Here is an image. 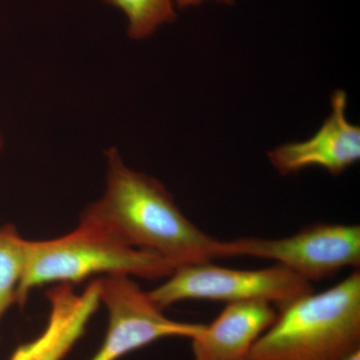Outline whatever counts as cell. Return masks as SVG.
<instances>
[{
  "instance_id": "9c48e42d",
  "label": "cell",
  "mask_w": 360,
  "mask_h": 360,
  "mask_svg": "<svg viewBox=\"0 0 360 360\" xmlns=\"http://www.w3.org/2000/svg\"><path fill=\"white\" fill-rule=\"evenodd\" d=\"M265 302L227 303L219 316L191 340L194 360H248L260 336L276 321Z\"/></svg>"
},
{
  "instance_id": "6da1fadb",
  "label": "cell",
  "mask_w": 360,
  "mask_h": 360,
  "mask_svg": "<svg viewBox=\"0 0 360 360\" xmlns=\"http://www.w3.org/2000/svg\"><path fill=\"white\" fill-rule=\"evenodd\" d=\"M105 189L82 219L110 229L127 245L160 255L174 269L224 258L222 240L182 213L160 180L130 168L115 148L105 151Z\"/></svg>"
},
{
  "instance_id": "5b68a950",
  "label": "cell",
  "mask_w": 360,
  "mask_h": 360,
  "mask_svg": "<svg viewBox=\"0 0 360 360\" xmlns=\"http://www.w3.org/2000/svg\"><path fill=\"white\" fill-rule=\"evenodd\" d=\"M224 258L274 260L305 281L328 278L347 267L359 269L360 225L315 224L288 238H240L222 241Z\"/></svg>"
},
{
  "instance_id": "7a4b0ae2",
  "label": "cell",
  "mask_w": 360,
  "mask_h": 360,
  "mask_svg": "<svg viewBox=\"0 0 360 360\" xmlns=\"http://www.w3.org/2000/svg\"><path fill=\"white\" fill-rule=\"evenodd\" d=\"M174 270L156 253L127 245L103 225L80 217L70 233L47 240H26L16 304L25 305L32 290L46 284L73 285L94 276L158 281L167 278Z\"/></svg>"
},
{
  "instance_id": "8992f818",
  "label": "cell",
  "mask_w": 360,
  "mask_h": 360,
  "mask_svg": "<svg viewBox=\"0 0 360 360\" xmlns=\"http://www.w3.org/2000/svg\"><path fill=\"white\" fill-rule=\"evenodd\" d=\"M99 283L108 326L101 347L90 360H118L163 338L193 340L205 328V324L168 319L132 277L103 276Z\"/></svg>"
},
{
  "instance_id": "ba28073f",
  "label": "cell",
  "mask_w": 360,
  "mask_h": 360,
  "mask_svg": "<svg viewBox=\"0 0 360 360\" xmlns=\"http://www.w3.org/2000/svg\"><path fill=\"white\" fill-rule=\"evenodd\" d=\"M49 316L37 338L14 350L9 360H63L86 330L101 307L99 278L78 293L71 284H56L46 291Z\"/></svg>"
},
{
  "instance_id": "52a82bcc",
  "label": "cell",
  "mask_w": 360,
  "mask_h": 360,
  "mask_svg": "<svg viewBox=\"0 0 360 360\" xmlns=\"http://www.w3.org/2000/svg\"><path fill=\"white\" fill-rule=\"evenodd\" d=\"M347 94H331V112L319 131L307 141L290 142L267 153L270 163L283 176L309 167H321L338 176L360 160V127L347 118Z\"/></svg>"
},
{
  "instance_id": "3957f363",
  "label": "cell",
  "mask_w": 360,
  "mask_h": 360,
  "mask_svg": "<svg viewBox=\"0 0 360 360\" xmlns=\"http://www.w3.org/2000/svg\"><path fill=\"white\" fill-rule=\"evenodd\" d=\"M360 349V271L277 311L248 360H343Z\"/></svg>"
},
{
  "instance_id": "8fae6325",
  "label": "cell",
  "mask_w": 360,
  "mask_h": 360,
  "mask_svg": "<svg viewBox=\"0 0 360 360\" xmlns=\"http://www.w3.org/2000/svg\"><path fill=\"white\" fill-rule=\"evenodd\" d=\"M120 9L127 18V34L143 40L155 34L160 26L174 22L176 0H101Z\"/></svg>"
},
{
  "instance_id": "277c9868",
  "label": "cell",
  "mask_w": 360,
  "mask_h": 360,
  "mask_svg": "<svg viewBox=\"0 0 360 360\" xmlns=\"http://www.w3.org/2000/svg\"><path fill=\"white\" fill-rule=\"evenodd\" d=\"M314 291L311 283L283 265L243 270L207 262L177 267L167 281L148 293L162 310L184 300H217L265 302L279 311Z\"/></svg>"
},
{
  "instance_id": "30bf717a",
  "label": "cell",
  "mask_w": 360,
  "mask_h": 360,
  "mask_svg": "<svg viewBox=\"0 0 360 360\" xmlns=\"http://www.w3.org/2000/svg\"><path fill=\"white\" fill-rule=\"evenodd\" d=\"M26 239L13 224L0 227V321L18 302L25 262Z\"/></svg>"
},
{
  "instance_id": "7c38bea8",
  "label": "cell",
  "mask_w": 360,
  "mask_h": 360,
  "mask_svg": "<svg viewBox=\"0 0 360 360\" xmlns=\"http://www.w3.org/2000/svg\"><path fill=\"white\" fill-rule=\"evenodd\" d=\"M206 0H176V6L179 9L188 8V7L200 6ZM219 4H225V6H232L234 4V0H214Z\"/></svg>"
},
{
  "instance_id": "5bb4252c",
  "label": "cell",
  "mask_w": 360,
  "mask_h": 360,
  "mask_svg": "<svg viewBox=\"0 0 360 360\" xmlns=\"http://www.w3.org/2000/svg\"><path fill=\"white\" fill-rule=\"evenodd\" d=\"M2 146H4V139H2V134L0 132V150H1Z\"/></svg>"
},
{
  "instance_id": "4fadbf2b",
  "label": "cell",
  "mask_w": 360,
  "mask_h": 360,
  "mask_svg": "<svg viewBox=\"0 0 360 360\" xmlns=\"http://www.w3.org/2000/svg\"><path fill=\"white\" fill-rule=\"evenodd\" d=\"M343 360H360V349L356 350L354 354H350L349 356H347V359Z\"/></svg>"
}]
</instances>
